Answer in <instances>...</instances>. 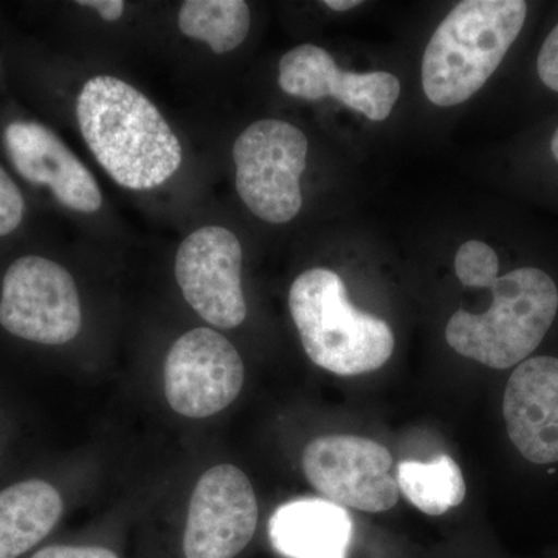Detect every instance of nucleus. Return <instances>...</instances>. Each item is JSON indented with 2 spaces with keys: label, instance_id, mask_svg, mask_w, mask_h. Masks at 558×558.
<instances>
[{
  "label": "nucleus",
  "instance_id": "f257e3e1",
  "mask_svg": "<svg viewBox=\"0 0 558 558\" xmlns=\"http://www.w3.org/2000/svg\"><path fill=\"white\" fill-rule=\"evenodd\" d=\"M76 119L95 159L124 189H156L182 165V146L170 124L124 81H87L76 101Z\"/></svg>",
  "mask_w": 558,
  "mask_h": 558
},
{
  "label": "nucleus",
  "instance_id": "f03ea898",
  "mask_svg": "<svg viewBox=\"0 0 558 558\" xmlns=\"http://www.w3.org/2000/svg\"><path fill=\"white\" fill-rule=\"evenodd\" d=\"M523 0H465L440 22L422 60V87L433 105L472 98L494 75L526 21Z\"/></svg>",
  "mask_w": 558,
  "mask_h": 558
},
{
  "label": "nucleus",
  "instance_id": "7ed1b4c3",
  "mask_svg": "<svg viewBox=\"0 0 558 558\" xmlns=\"http://www.w3.org/2000/svg\"><path fill=\"white\" fill-rule=\"evenodd\" d=\"M289 310L312 362L337 376L379 369L395 351L388 323L352 306L336 271L301 274L290 288Z\"/></svg>",
  "mask_w": 558,
  "mask_h": 558
},
{
  "label": "nucleus",
  "instance_id": "20e7f679",
  "mask_svg": "<svg viewBox=\"0 0 558 558\" xmlns=\"http://www.w3.org/2000/svg\"><path fill=\"white\" fill-rule=\"evenodd\" d=\"M494 303L484 314L458 311L446 329L458 354L488 368L520 365L545 339L558 311L556 282L545 271L523 267L490 286Z\"/></svg>",
  "mask_w": 558,
  "mask_h": 558
},
{
  "label": "nucleus",
  "instance_id": "39448f33",
  "mask_svg": "<svg viewBox=\"0 0 558 558\" xmlns=\"http://www.w3.org/2000/svg\"><path fill=\"white\" fill-rule=\"evenodd\" d=\"M307 150L306 135L288 121L259 120L242 132L233 146L236 189L253 215L270 223L296 218Z\"/></svg>",
  "mask_w": 558,
  "mask_h": 558
},
{
  "label": "nucleus",
  "instance_id": "423d86ee",
  "mask_svg": "<svg viewBox=\"0 0 558 558\" xmlns=\"http://www.w3.org/2000/svg\"><path fill=\"white\" fill-rule=\"evenodd\" d=\"M78 289L60 264L24 256L3 277L0 325L20 339L64 344L81 329Z\"/></svg>",
  "mask_w": 558,
  "mask_h": 558
},
{
  "label": "nucleus",
  "instance_id": "0eeeda50",
  "mask_svg": "<svg viewBox=\"0 0 558 558\" xmlns=\"http://www.w3.org/2000/svg\"><path fill=\"white\" fill-rule=\"evenodd\" d=\"M392 454L376 440L319 436L303 451V470L315 490L341 508L379 513L395 508L399 486Z\"/></svg>",
  "mask_w": 558,
  "mask_h": 558
},
{
  "label": "nucleus",
  "instance_id": "6e6552de",
  "mask_svg": "<svg viewBox=\"0 0 558 558\" xmlns=\"http://www.w3.org/2000/svg\"><path fill=\"white\" fill-rule=\"evenodd\" d=\"M165 395L175 413L204 418L226 410L240 396L245 369L240 352L216 330L183 333L165 362Z\"/></svg>",
  "mask_w": 558,
  "mask_h": 558
},
{
  "label": "nucleus",
  "instance_id": "1a4fd4ad",
  "mask_svg": "<svg viewBox=\"0 0 558 558\" xmlns=\"http://www.w3.org/2000/svg\"><path fill=\"white\" fill-rule=\"evenodd\" d=\"M241 270V242L223 227L194 231L175 255V279L186 303L216 328H238L247 317Z\"/></svg>",
  "mask_w": 558,
  "mask_h": 558
},
{
  "label": "nucleus",
  "instance_id": "9d476101",
  "mask_svg": "<svg viewBox=\"0 0 558 558\" xmlns=\"http://www.w3.org/2000/svg\"><path fill=\"white\" fill-rule=\"evenodd\" d=\"M258 501L242 470L230 464L209 469L194 487L186 517V558H234L258 526Z\"/></svg>",
  "mask_w": 558,
  "mask_h": 558
},
{
  "label": "nucleus",
  "instance_id": "9b49d317",
  "mask_svg": "<svg viewBox=\"0 0 558 558\" xmlns=\"http://www.w3.org/2000/svg\"><path fill=\"white\" fill-rule=\"evenodd\" d=\"M279 87L290 97L317 101L332 97L366 119L384 121L399 100L400 83L388 72H344L328 51L303 44L279 61Z\"/></svg>",
  "mask_w": 558,
  "mask_h": 558
},
{
  "label": "nucleus",
  "instance_id": "f8f14e48",
  "mask_svg": "<svg viewBox=\"0 0 558 558\" xmlns=\"http://www.w3.org/2000/svg\"><path fill=\"white\" fill-rule=\"evenodd\" d=\"M508 435L527 461L558 462V359L532 357L510 376L502 400Z\"/></svg>",
  "mask_w": 558,
  "mask_h": 558
},
{
  "label": "nucleus",
  "instance_id": "ddd939ff",
  "mask_svg": "<svg viewBox=\"0 0 558 558\" xmlns=\"http://www.w3.org/2000/svg\"><path fill=\"white\" fill-rule=\"evenodd\" d=\"M5 146L22 178L49 186L64 207L86 215L101 208L97 180L49 128L14 121L5 130Z\"/></svg>",
  "mask_w": 558,
  "mask_h": 558
},
{
  "label": "nucleus",
  "instance_id": "4468645a",
  "mask_svg": "<svg viewBox=\"0 0 558 558\" xmlns=\"http://www.w3.org/2000/svg\"><path fill=\"white\" fill-rule=\"evenodd\" d=\"M352 531L348 510L322 498L286 502L269 523L271 545L288 558H347Z\"/></svg>",
  "mask_w": 558,
  "mask_h": 558
},
{
  "label": "nucleus",
  "instance_id": "2eb2a0df",
  "mask_svg": "<svg viewBox=\"0 0 558 558\" xmlns=\"http://www.w3.org/2000/svg\"><path fill=\"white\" fill-rule=\"evenodd\" d=\"M62 515L60 492L31 480L0 492V558H17L43 542Z\"/></svg>",
  "mask_w": 558,
  "mask_h": 558
},
{
  "label": "nucleus",
  "instance_id": "dca6fc26",
  "mask_svg": "<svg viewBox=\"0 0 558 558\" xmlns=\"http://www.w3.org/2000/svg\"><path fill=\"white\" fill-rule=\"evenodd\" d=\"M399 490L427 515L439 517L465 498L464 476L453 458L440 454L429 462L402 461L398 465Z\"/></svg>",
  "mask_w": 558,
  "mask_h": 558
},
{
  "label": "nucleus",
  "instance_id": "f3484780",
  "mask_svg": "<svg viewBox=\"0 0 558 558\" xmlns=\"http://www.w3.org/2000/svg\"><path fill=\"white\" fill-rule=\"evenodd\" d=\"M179 27L215 53H229L247 38L250 9L242 0H186L180 7Z\"/></svg>",
  "mask_w": 558,
  "mask_h": 558
},
{
  "label": "nucleus",
  "instance_id": "a211bd4d",
  "mask_svg": "<svg viewBox=\"0 0 558 558\" xmlns=\"http://www.w3.org/2000/svg\"><path fill=\"white\" fill-rule=\"evenodd\" d=\"M498 256L486 242L469 241L459 247L454 258L457 277L465 288H486L497 281Z\"/></svg>",
  "mask_w": 558,
  "mask_h": 558
},
{
  "label": "nucleus",
  "instance_id": "6ab92c4d",
  "mask_svg": "<svg viewBox=\"0 0 558 558\" xmlns=\"http://www.w3.org/2000/svg\"><path fill=\"white\" fill-rule=\"evenodd\" d=\"M24 209L21 190L0 167V236H7L21 226Z\"/></svg>",
  "mask_w": 558,
  "mask_h": 558
},
{
  "label": "nucleus",
  "instance_id": "aec40b11",
  "mask_svg": "<svg viewBox=\"0 0 558 558\" xmlns=\"http://www.w3.org/2000/svg\"><path fill=\"white\" fill-rule=\"evenodd\" d=\"M537 69L539 80L549 87L550 90L558 92V24L549 33L542 50H539Z\"/></svg>",
  "mask_w": 558,
  "mask_h": 558
},
{
  "label": "nucleus",
  "instance_id": "412c9836",
  "mask_svg": "<svg viewBox=\"0 0 558 558\" xmlns=\"http://www.w3.org/2000/svg\"><path fill=\"white\" fill-rule=\"evenodd\" d=\"M32 558H119L112 550L100 546H49Z\"/></svg>",
  "mask_w": 558,
  "mask_h": 558
},
{
  "label": "nucleus",
  "instance_id": "4be33fe9",
  "mask_svg": "<svg viewBox=\"0 0 558 558\" xmlns=\"http://www.w3.org/2000/svg\"><path fill=\"white\" fill-rule=\"evenodd\" d=\"M78 5L97 10L105 21H119L123 16L126 3L121 0H83Z\"/></svg>",
  "mask_w": 558,
  "mask_h": 558
},
{
  "label": "nucleus",
  "instance_id": "5701e85b",
  "mask_svg": "<svg viewBox=\"0 0 558 558\" xmlns=\"http://www.w3.org/2000/svg\"><path fill=\"white\" fill-rule=\"evenodd\" d=\"M323 5L333 11H348L362 5V2H359V0H325Z\"/></svg>",
  "mask_w": 558,
  "mask_h": 558
},
{
  "label": "nucleus",
  "instance_id": "b1692460",
  "mask_svg": "<svg viewBox=\"0 0 558 558\" xmlns=\"http://www.w3.org/2000/svg\"><path fill=\"white\" fill-rule=\"evenodd\" d=\"M550 149H553L554 159H556L558 163V130L556 134H554L553 142H550Z\"/></svg>",
  "mask_w": 558,
  "mask_h": 558
}]
</instances>
